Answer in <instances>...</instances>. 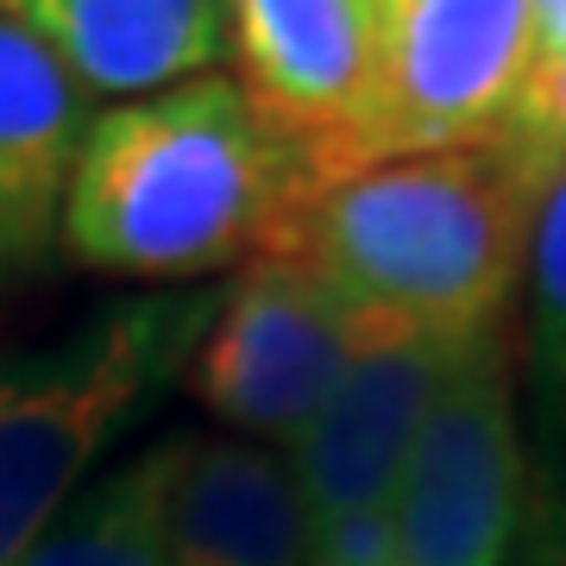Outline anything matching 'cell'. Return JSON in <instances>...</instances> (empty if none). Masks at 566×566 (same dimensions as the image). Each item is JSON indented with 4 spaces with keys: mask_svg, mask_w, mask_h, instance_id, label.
I'll use <instances>...</instances> for the list:
<instances>
[{
    "mask_svg": "<svg viewBox=\"0 0 566 566\" xmlns=\"http://www.w3.org/2000/svg\"><path fill=\"white\" fill-rule=\"evenodd\" d=\"M290 202L283 139L214 70L88 120L57 245L102 277L182 283L271 252Z\"/></svg>",
    "mask_w": 566,
    "mask_h": 566,
    "instance_id": "cell-1",
    "label": "cell"
},
{
    "mask_svg": "<svg viewBox=\"0 0 566 566\" xmlns=\"http://www.w3.org/2000/svg\"><path fill=\"white\" fill-rule=\"evenodd\" d=\"M542 196L497 145L385 158L308 189L271 252L403 340H472L504 327Z\"/></svg>",
    "mask_w": 566,
    "mask_h": 566,
    "instance_id": "cell-2",
    "label": "cell"
},
{
    "mask_svg": "<svg viewBox=\"0 0 566 566\" xmlns=\"http://www.w3.org/2000/svg\"><path fill=\"white\" fill-rule=\"evenodd\" d=\"M221 296L114 303L63 340L0 359V566H20L120 441L133 416L189 371Z\"/></svg>",
    "mask_w": 566,
    "mask_h": 566,
    "instance_id": "cell-3",
    "label": "cell"
},
{
    "mask_svg": "<svg viewBox=\"0 0 566 566\" xmlns=\"http://www.w3.org/2000/svg\"><path fill=\"white\" fill-rule=\"evenodd\" d=\"M353 164L491 145L535 57V0H359Z\"/></svg>",
    "mask_w": 566,
    "mask_h": 566,
    "instance_id": "cell-4",
    "label": "cell"
},
{
    "mask_svg": "<svg viewBox=\"0 0 566 566\" xmlns=\"http://www.w3.org/2000/svg\"><path fill=\"white\" fill-rule=\"evenodd\" d=\"M378 346H403V334L346 308L303 259L259 252L221 290L182 378L189 397L240 441L290 453L334 403L346 371Z\"/></svg>",
    "mask_w": 566,
    "mask_h": 566,
    "instance_id": "cell-5",
    "label": "cell"
},
{
    "mask_svg": "<svg viewBox=\"0 0 566 566\" xmlns=\"http://www.w3.org/2000/svg\"><path fill=\"white\" fill-rule=\"evenodd\" d=\"M523 497L528 472L510 346L504 327H491L460 346L409 447L390 510V566H504L510 535L523 523Z\"/></svg>",
    "mask_w": 566,
    "mask_h": 566,
    "instance_id": "cell-6",
    "label": "cell"
},
{
    "mask_svg": "<svg viewBox=\"0 0 566 566\" xmlns=\"http://www.w3.org/2000/svg\"><path fill=\"white\" fill-rule=\"evenodd\" d=\"M240 88L283 139L296 170V202L346 177L353 114L365 82L359 0H221ZM290 202V208H296Z\"/></svg>",
    "mask_w": 566,
    "mask_h": 566,
    "instance_id": "cell-7",
    "label": "cell"
},
{
    "mask_svg": "<svg viewBox=\"0 0 566 566\" xmlns=\"http://www.w3.org/2000/svg\"><path fill=\"white\" fill-rule=\"evenodd\" d=\"M460 346L465 340L378 346V353H365L346 371L334 403L315 416V428L303 441L283 453L308 510V542H327V535L359 528V523H385L397 510L409 447L422 434V416L434 403V390L447 385Z\"/></svg>",
    "mask_w": 566,
    "mask_h": 566,
    "instance_id": "cell-8",
    "label": "cell"
},
{
    "mask_svg": "<svg viewBox=\"0 0 566 566\" xmlns=\"http://www.w3.org/2000/svg\"><path fill=\"white\" fill-rule=\"evenodd\" d=\"M158 453L170 566H315L303 491L277 447L170 434Z\"/></svg>",
    "mask_w": 566,
    "mask_h": 566,
    "instance_id": "cell-9",
    "label": "cell"
},
{
    "mask_svg": "<svg viewBox=\"0 0 566 566\" xmlns=\"http://www.w3.org/2000/svg\"><path fill=\"white\" fill-rule=\"evenodd\" d=\"M88 120V88L32 32L0 20V283L63 240Z\"/></svg>",
    "mask_w": 566,
    "mask_h": 566,
    "instance_id": "cell-10",
    "label": "cell"
},
{
    "mask_svg": "<svg viewBox=\"0 0 566 566\" xmlns=\"http://www.w3.org/2000/svg\"><path fill=\"white\" fill-rule=\"evenodd\" d=\"M88 95H158L233 57L221 0H0Z\"/></svg>",
    "mask_w": 566,
    "mask_h": 566,
    "instance_id": "cell-11",
    "label": "cell"
},
{
    "mask_svg": "<svg viewBox=\"0 0 566 566\" xmlns=\"http://www.w3.org/2000/svg\"><path fill=\"white\" fill-rule=\"evenodd\" d=\"M20 566H170L164 535V453L145 447L139 460L114 465L107 479L82 485L51 516Z\"/></svg>",
    "mask_w": 566,
    "mask_h": 566,
    "instance_id": "cell-12",
    "label": "cell"
},
{
    "mask_svg": "<svg viewBox=\"0 0 566 566\" xmlns=\"http://www.w3.org/2000/svg\"><path fill=\"white\" fill-rule=\"evenodd\" d=\"M491 145L535 189H547L566 170V20L535 32L528 76H523V88H516V102H510V114H504V126H497Z\"/></svg>",
    "mask_w": 566,
    "mask_h": 566,
    "instance_id": "cell-13",
    "label": "cell"
},
{
    "mask_svg": "<svg viewBox=\"0 0 566 566\" xmlns=\"http://www.w3.org/2000/svg\"><path fill=\"white\" fill-rule=\"evenodd\" d=\"M528 327H535V365L566 416V170L547 182L535 245H528Z\"/></svg>",
    "mask_w": 566,
    "mask_h": 566,
    "instance_id": "cell-14",
    "label": "cell"
},
{
    "mask_svg": "<svg viewBox=\"0 0 566 566\" xmlns=\"http://www.w3.org/2000/svg\"><path fill=\"white\" fill-rule=\"evenodd\" d=\"M504 566H566V516L554 504H528L523 497V523L510 535Z\"/></svg>",
    "mask_w": 566,
    "mask_h": 566,
    "instance_id": "cell-15",
    "label": "cell"
}]
</instances>
